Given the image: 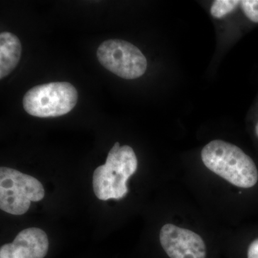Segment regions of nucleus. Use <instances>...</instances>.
I'll use <instances>...</instances> for the list:
<instances>
[{
    "label": "nucleus",
    "mask_w": 258,
    "mask_h": 258,
    "mask_svg": "<svg viewBox=\"0 0 258 258\" xmlns=\"http://www.w3.org/2000/svg\"><path fill=\"white\" fill-rule=\"evenodd\" d=\"M240 4L238 0H217L211 8V15L216 18H222L232 13Z\"/></svg>",
    "instance_id": "obj_9"
},
{
    "label": "nucleus",
    "mask_w": 258,
    "mask_h": 258,
    "mask_svg": "<svg viewBox=\"0 0 258 258\" xmlns=\"http://www.w3.org/2000/svg\"><path fill=\"white\" fill-rule=\"evenodd\" d=\"M201 157L208 169L237 187L250 188L257 184V166L234 144L222 140L212 141L203 148Z\"/></svg>",
    "instance_id": "obj_1"
},
{
    "label": "nucleus",
    "mask_w": 258,
    "mask_h": 258,
    "mask_svg": "<svg viewBox=\"0 0 258 258\" xmlns=\"http://www.w3.org/2000/svg\"><path fill=\"white\" fill-rule=\"evenodd\" d=\"M138 161L134 149L129 146L120 147L115 142L106 164L93 172V191L100 200H120L128 194L127 181L137 171Z\"/></svg>",
    "instance_id": "obj_2"
},
{
    "label": "nucleus",
    "mask_w": 258,
    "mask_h": 258,
    "mask_svg": "<svg viewBox=\"0 0 258 258\" xmlns=\"http://www.w3.org/2000/svg\"><path fill=\"white\" fill-rule=\"evenodd\" d=\"M96 55L105 69L122 79H138L147 69L144 54L138 47L125 40L112 39L102 42Z\"/></svg>",
    "instance_id": "obj_5"
},
{
    "label": "nucleus",
    "mask_w": 258,
    "mask_h": 258,
    "mask_svg": "<svg viewBox=\"0 0 258 258\" xmlns=\"http://www.w3.org/2000/svg\"><path fill=\"white\" fill-rule=\"evenodd\" d=\"M240 5L247 18L258 23V0H243L240 1Z\"/></svg>",
    "instance_id": "obj_10"
},
{
    "label": "nucleus",
    "mask_w": 258,
    "mask_h": 258,
    "mask_svg": "<svg viewBox=\"0 0 258 258\" xmlns=\"http://www.w3.org/2000/svg\"><path fill=\"white\" fill-rule=\"evenodd\" d=\"M49 248L47 234L37 227L19 232L12 243L0 248V258H44Z\"/></svg>",
    "instance_id": "obj_7"
},
{
    "label": "nucleus",
    "mask_w": 258,
    "mask_h": 258,
    "mask_svg": "<svg viewBox=\"0 0 258 258\" xmlns=\"http://www.w3.org/2000/svg\"><path fill=\"white\" fill-rule=\"evenodd\" d=\"M45 190L40 181L11 168H0V208L7 213H26L32 202L41 201Z\"/></svg>",
    "instance_id": "obj_4"
},
{
    "label": "nucleus",
    "mask_w": 258,
    "mask_h": 258,
    "mask_svg": "<svg viewBox=\"0 0 258 258\" xmlns=\"http://www.w3.org/2000/svg\"><path fill=\"white\" fill-rule=\"evenodd\" d=\"M159 240L170 258H206V245L198 234L172 224L161 227Z\"/></svg>",
    "instance_id": "obj_6"
},
{
    "label": "nucleus",
    "mask_w": 258,
    "mask_h": 258,
    "mask_svg": "<svg viewBox=\"0 0 258 258\" xmlns=\"http://www.w3.org/2000/svg\"><path fill=\"white\" fill-rule=\"evenodd\" d=\"M256 134H257V135L258 136V123L257 125H256Z\"/></svg>",
    "instance_id": "obj_12"
},
{
    "label": "nucleus",
    "mask_w": 258,
    "mask_h": 258,
    "mask_svg": "<svg viewBox=\"0 0 258 258\" xmlns=\"http://www.w3.org/2000/svg\"><path fill=\"white\" fill-rule=\"evenodd\" d=\"M22 45L14 34L3 32L0 34V79L13 72L21 57Z\"/></svg>",
    "instance_id": "obj_8"
},
{
    "label": "nucleus",
    "mask_w": 258,
    "mask_h": 258,
    "mask_svg": "<svg viewBox=\"0 0 258 258\" xmlns=\"http://www.w3.org/2000/svg\"><path fill=\"white\" fill-rule=\"evenodd\" d=\"M247 258H258V238L249 244L247 252Z\"/></svg>",
    "instance_id": "obj_11"
},
{
    "label": "nucleus",
    "mask_w": 258,
    "mask_h": 258,
    "mask_svg": "<svg viewBox=\"0 0 258 258\" xmlns=\"http://www.w3.org/2000/svg\"><path fill=\"white\" fill-rule=\"evenodd\" d=\"M78 91L68 82L39 85L29 90L23 98V107L28 114L50 118L67 114L78 102Z\"/></svg>",
    "instance_id": "obj_3"
}]
</instances>
